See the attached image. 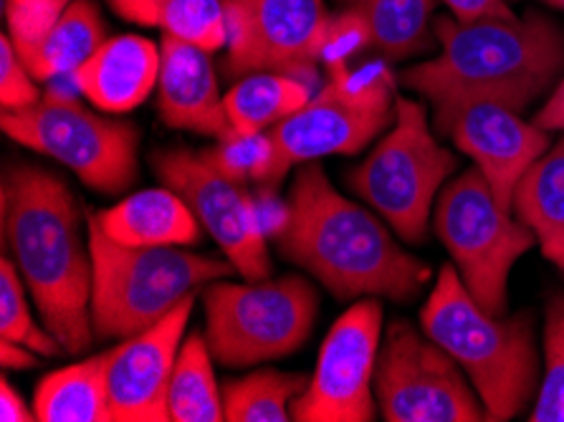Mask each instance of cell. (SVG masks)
<instances>
[{
    "label": "cell",
    "instance_id": "cell-1",
    "mask_svg": "<svg viewBox=\"0 0 564 422\" xmlns=\"http://www.w3.org/2000/svg\"><path fill=\"white\" fill-rule=\"evenodd\" d=\"M276 246L339 301H413L431 279L429 266L408 253L378 215L335 191L319 160L294 175Z\"/></svg>",
    "mask_w": 564,
    "mask_h": 422
},
{
    "label": "cell",
    "instance_id": "cell-2",
    "mask_svg": "<svg viewBox=\"0 0 564 422\" xmlns=\"http://www.w3.org/2000/svg\"><path fill=\"white\" fill-rule=\"evenodd\" d=\"M3 238L44 326L68 355L91 347L89 220L56 172L19 162L3 177Z\"/></svg>",
    "mask_w": 564,
    "mask_h": 422
},
{
    "label": "cell",
    "instance_id": "cell-3",
    "mask_svg": "<svg viewBox=\"0 0 564 422\" xmlns=\"http://www.w3.org/2000/svg\"><path fill=\"white\" fill-rule=\"evenodd\" d=\"M433 29L441 54L405 68L400 82L423 94L435 117L471 101L524 111L564 72V29L536 11L478 23L441 15Z\"/></svg>",
    "mask_w": 564,
    "mask_h": 422
},
{
    "label": "cell",
    "instance_id": "cell-4",
    "mask_svg": "<svg viewBox=\"0 0 564 422\" xmlns=\"http://www.w3.org/2000/svg\"><path fill=\"white\" fill-rule=\"evenodd\" d=\"M421 326L458 361L491 422H507L540 392V355L529 314L497 316L478 304L446 263L421 309Z\"/></svg>",
    "mask_w": 564,
    "mask_h": 422
},
{
    "label": "cell",
    "instance_id": "cell-5",
    "mask_svg": "<svg viewBox=\"0 0 564 422\" xmlns=\"http://www.w3.org/2000/svg\"><path fill=\"white\" fill-rule=\"evenodd\" d=\"M94 261L91 326L97 339H130L165 318L203 283L234 275L228 258H213L181 246L132 248L117 244L87 213Z\"/></svg>",
    "mask_w": 564,
    "mask_h": 422
},
{
    "label": "cell",
    "instance_id": "cell-6",
    "mask_svg": "<svg viewBox=\"0 0 564 422\" xmlns=\"http://www.w3.org/2000/svg\"><path fill=\"white\" fill-rule=\"evenodd\" d=\"M458 160L435 140L429 111L398 97L392 129L360 167L349 172L352 191L378 210L405 244H425L435 197L456 172Z\"/></svg>",
    "mask_w": 564,
    "mask_h": 422
},
{
    "label": "cell",
    "instance_id": "cell-7",
    "mask_svg": "<svg viewBox=\"0 0 564 422\" xmlns=\"http://www.w3.org/2000/svg\"><path fill=\"white\" fill-rule=\"evenodd\" d=\"M205 339L218 365L238 369L284 359L312 337L319 296L304 275L228 283L203 294Z\"/></svg>",
    "mask_w": 564,
    "mask_h": 422
},
{
    "label": "cell",
    "instance_id": "cell-8",
    "mask_svg": "<svg viewBox=\"0 0 564 422\" xmlns=\"http://www.w3.org/2000/svg\"><path fill=\"white\" fill-rule=\"evenodd\" d=\"M476 165L443 187L433 208V228L453 258L460 281L486 312L503 316L514 263L536 246L534 230L511 218Z\"/></svg>",
    "mask_w": 564,
    "mask_h": 422
},
{
    "label": "cell",
    "instance_id": "cell-9",
    "mask_svg": "<svg viewBox=\"0 0 564 422\" xmlns=\"http://www.w3.org/2000/svg\"><path fill=\"white\" fill-rule=\"evenodd\" d=\"M76 94L48 89L39 105L3 111L0 127L13 142L62 162L91 191L105 195L130 191L137 177L140 132L130 122L84 107Z\"/></svg>",
    "mask_w": 564,
    "mask_h": 422
},
{
    "label": "cell",
    "instance_id": "cell-10",
    "mask_svg": "<svg viewBox=\"0 0 564 422\" xmlns=\"http://www.w3.org/2000/svg\"><path fill=\"white\" fill-rule=\"evenodd\" d=\"M398 79L384 62L329 74L319 94L284 122L271 127L289 165L329 154H357L395 119Z\"/></svg>",
    "mask_w": 564,
    "mask_h": 422
},
{
    "label": "cell",
    "instance_id": "cell-11",
    "mask_svg": "<svg viewBox=\"0 0 564 422\" xmlns=\"http://www.w3.org/2000/svg\"><path fill=\"white\" fill-rule=\"evenodd\" d=\"M375 400L388 422L489 420L458 361L405 318L390 322L382 337Z\"/></svg>",
    "mask_w": 564,
    "mask_h": 422
},
{
    "label": "cell",
    "instance_id": "cell-12",
    "mask_svg": "<svg viewBox=\"0 0 564 422\" xmlns=\"http://www.w3.org/2000/svg\"><path fill=\"white\" fill-rule=\"evenodd\" d=\"M228 46L224 72L289 74L316 84L332 13L324 0H224Z\"/></svg>",
    "mask_w": 564,
    "mask_h": 422
},
{
    "label": "cell",
    "instance_id": "cell-13",
    "mask_svg": "<svg viewBox=\"0 0 564 422\" xmlns=\"http://www.w3.org/2000/svg\"><path fill=\"white\" fill-rule=\"evenodd\" d=\"M382 339V304L357 299L322 342L306 390L292 402L296 422H370L378 415L375 369Z\"/></svg>",
    "mask_w": 564,
    "mask_h": 422
},
{
    "label": "cell",
    "instance_id": "cell-14",
    "mask_svg": "<svg viewBox=\"0 0 564 422\" xmlns=\"http://www.w3.org/2000/svg\"><path fill=\"white\" fill-rule=\"evenodd\" d=\"M162 185L185 197L203 230L216 240L220 251L246 281H263L271 275L261 208L249 185L234 183L200 158V152L167 148L152 154Z\"/></svg>",
    "mask_w": 564,
    "mask_h": 422
},
{
    "label": "cell",
    "instance_id": "cell-15",
    "mask_svg": "<svg viewBox=\"0 0 564 422\" xmlns=\"http://www.w3.org/2000/svg\"><path fill=\"white\" fill-rule=\"evenodd\" d=\"M195 306V294L150 329L122 339L107 351V398L112 422H167L170 380L185 329Z\"/></svg>",
    "mask_w": 564,
    "mask_h": 422
},
{
    "label": "cell",
    "instance_id": "cell-16",
    "mask_svg": "<svg viewBox=\"0 0 564 422\" xmlns=\"http://www.w3.org/2000/svg\"><path fill=\"white\" fill-rule=\"evenodd\" d=\"M435 127L474 160L507 210L514 203L521 175L550 150V134L497 101H471L443 111L435 117Z\"/></svg>",
    "mask_w": 564,
    "mask_h": 422
},
{
    "label": "cell",
    "instance_id": "cell-17",
    "mask_svg": "<svg viewBox=\"0 0 564 422\" xmlns=\"http://www.w3.org/2000/svg\"><path fill=\"white\" fill-rule=\"evenodd\" d=\"M158 111L167 127L203 137H234L210 51L175 36L160 41Z\"/></svg>",
    "mask_w": 564,
    "mask_h": 422
},
{
    "label": "cell",
    "instance_id": "cell-18",
    "mask_svg": "<svg viewBox=\"0 0 564 422\" xmlns=\"http://www.w3.org/2000/svg\"><path fill=\"white\" fill-rule=\"evenodd\" d=\"M160 62L162 54L155 41L124 33L101 43L72 82L94 109L105 115H127L158 89Z\"/></svg>",
    "mask_w": 564,
    "mask_h": 422
},
{
    "label": "cell",
    "instance_id": "cell-19",
    "mask_svg": "<svg viewBox=\"0 0 564 422\" xmlns=\"http://www.w3.org/2000/svg\"><path fill=\"white\" fill-rule=\"evenodd\" d=\"M91 215L109 238L132 248L193 246L203 232L185 197L167 185L140 191L119 201L115 208Z\"/></svg>",
    "mask_w": 564,
    "mask_h": 422
},
{
    "label": "cell",
    "instance_id": "cell-20",
    "mask_svg": "<svg viewBox=\"0 0 564 422\" xmlns=\"http://www.w3.org/2000/svg\"><path fill=\"white\" fill-rule=\"evenodd\" d=\"M511 210L534 230L546 261L564 273V137L521 175Z\"/></svg>",
    "mask_w": 564,
    "mask_h": 422
},
{
    "label": "cell",
    "instance_id": "cell-21",
    "mask_svg": "<svg viewBox=\"0 0 564 422\" xmlns=\"http://www.w3.org/2000/svg\"><path fill=\"white\" fill-rule=\"evenodd\" d=\"M107 39L99 8L91 0H72L62 19L51 25L36 46L23 51L21 58L36 82L72 79Z\"/></svg>",
    "mask_w": 564,
    "mask_h": 422
},
{
    "label": "cell",
    "instance_id": "cell-22",
    "mask_svg": "<svg viewBox=\"0 0 564 422\" xmlns=\"http://www.w3.org/2000/svg\"><path fill=\"white\" fill-rule=\"evenodd\" d=\"M39 422H112L107 351L46 375L33 392Z\"/></svg>",
    "mask_w": 564,
    "mask_h": 422
},
{
    "label": "cell",
    "instance_id": "cell-23",
    "mask_svg": "<svg viewBox=\"0 0 564 422\" xmlns=\"http://www.w3.org/2000/svg\"><path fill=\"white\" fill-rule=\"evenodd\" d=\"M122 21L160 29L165 36L195 43L210 54L226 51L228 21L224 0H107Z\"/></svg>",
    "mask_w": 564,
    "mask_h": 422
},
{
    "label": "cell",
    "instance_id": "cell-24",
    "mask_svg": "<svg viewBox=\"0 0 564 422\" xmlns=\"http://www.w3.org/2000/svg\"><path fill=\"white\" fill-rule=\"evenodd\" d=\"M370 25L372 48L384 62L431 54L438 43L433 29V0H337Z\"/></svg>",
    "mask_w": 564,
    "mask_h": 422
},
{
    "label": "cell",
    "instance_id": "cell-25",
    "mask_svg": "<svg viewBox=\"0 0 564 422\" xmlns=\"http://www.w3.org/2000/svg\"><path fill=\"white\" fill-rule=\"evenodd\" d=\"M314 97V86L289 74L241 76L224 97L234 134H259L284 122Z\"/></svg>",
    "mask_w": 564,
    "mask_h": 422
},
{
    "label": "cell",
    "instance_id": "cell-26",
    "mask_svg": "<svg viewBox=\"0 0 564 422\" xmlns=\"http://www.w3.org/2000/svg\"><path fill=\"white\" fill-rule=\"evenodd\" d=\"M213 351L205 334L185 337L167 392L170 422H224V390L213 372Z\"/></svg>",
    "mask_w": 564,
    "mask_h": 422
},
{
    "label": "cell",
    "instance_id": "cell-27",
    "mask_svg": "<svg viewBox=\"0 0 564 422\" xmlns=\"http://www.w3.org/2000/svg\"><path fill=\"white\" fill-rule=\"evenodd\" d=\"M310 377L259 369L224 387L228 422H289L292 402L306 390Z\"/></svg>",
    "mask_w": 564,
    "mask_h": 422
},
{
    "label": "cell",
    "instance_id": "cell-28",
    "mask_svg": "<svg viewBox=\"0 0 564 422\" xmlns=\"http://www.w3.org/2000/svg\"><path fill=\"white\" fill-rule=\"evenodd\" d=\"M200 158L234 183H253L267 191L279 187L292 170L271 132L234 134L228 140H218L216 148L200 150Z\"/></svg>",
    "mask_w": 564,
    "mask_h": 422
},
{
    "label": "cell",
    "instance_id": "cell-29",
    "mask_svg": "<svg viewBox=\"0 0 564 422\" xmlns=\"http://www.w3.org/2000/svg\"><path fill=\"white\" fill-rule=\"evenodd\" d=\"M0 339L23 344L39 357H56L64 349L46 326L33 322L25 301V281L8 256L0 261Z\"/></svg>",
    "mask_w": 564,
    "mask_h": 422
},
{
    "label": "cell",
    "instance_id": "cell-30",
    "mask_svg": "<svg viewBox=\"0 0 564 422\" xmlns=\"http://www.w3.org/2000/svg\"><path fill=\"white\" fill-rule=\"evenodd\" d=\"M532 422H564V296L546 309L544 318V372L536 392Z\"/></svg>",
    "mask_w": 564,
    "mask_h": 422
},
{
    "label": "cell",
    "instance_id": "cell-31",
    "mask_svg": "<svg viewBox=\"0 0 564 422\" xmlns=\"http://www.w3.org/2000/svg\"><path fill=\"white\" fill-rule=\"evenodd\" d=\"M68 6L72 0H6L8 36L19 54L36 46Z\"/></svg>",
    "mask_w": 564,
    "mask_h": 422
},
{
    "label": "cell",
    "instance_id": "cell-32",
    "mask_svg": "<svg viewBox=\"0 0 564 422\" xmlns=\"http://www.w3.org/2000/svg\"><path fill=\"white\" fill-rule=\"evenodd\" d=\"M41 99H44V91L39 89V82L23 64L11 36L3 33L0 39V107L3 111L25 109L39 105Z\"/></svg>",
    "mask_w": 564,
    "mask_h": 422
},
{
    "label": "cell",
    "instance_id": "cell-33",
    "mask_svg": "<svg viewBox=\"0 0 564 422\" xmlns=\"http://www.w3.org/2000/svg\"><path fill=\"white\" fill-rule=\"evenodd\" d=\"M367 46H372L370 25L365 23L362 15L341 8L339 15H332L327 41H324L322 64L329 74H335L339 68L349 66V56H355L357 51H362Z\"/></svg>",
    "mask_w": 564,
    "mask_h": 422
},
{
    "label": "cell",
    "instance_id": "cell-34",
    "mask_svg": "<svg viewBox=\"0 0 564 422\" xmlns=\"http://www.w3.org/2000/svg\"><path fill=\"white\" fill-rule=\"evenodd\" d=\"M453 13V19L460 23L478 21H511L517 13L511 11L507 0H443Z\"/></svg>",
    "mask_w": 564,
    "mask_h": 422
},
{
    "label": "cell",
    "instance_id": "cell-35",
    "mask_svg": "<svg viewBox=\"0 0 564 422\" xmlns=\"http://www.w3.org/2000/svg\"><path fill=\"white\" fill-rule=\"evenodd\" d=\"M534 127H540L542 132H564V79L554 84L550 97L542 105V109L534 115Z\"/></svg>",
    "mask_w": 564,
    "mask_h": 422
},
{
    "label": "cell",
    "instance_id": "cell-36",
    "mask_svg": "<svg viewBox=\"0 0 564 422\" xmlns=\"http://www.w3.org/2000/svg\"><path fill=\"white\" fill-rule=\"evenodd\" d=\"M0 420L3 422H39L36 410L25 408L19 390L8 382V377L0 380Z\"/></svg>",
    "mask_w": 564,
    "mask_h": 422
},
{
    "label": "cell",
    "instance_id": "cell-37",
    "mask_svg": "<svg viewBox=\"0 0 564 422\" xmlns=\"http://www.w3.org/2000/svg\"><path fill=\"white\" fill-rule=\"evenodd\" d=\"M0 365L6 369H31L39 365V355L23 344L0 339Z\"/></svg>",
    "mask_w": 564,
    "mask_h": 422
},
{
    "label": "cell",
    "instance_id": "cell-38",
    "mask_svg": "<svg viewBox=\"0 0 564 422\" xmlns=\"http://www.w3.org/2000/svg\"><path fill=\"white\" fill-rule=\"evenodd\" d=\"M544 3H550L552 8H560V11H564V0H544Z\"/></svg>",
    "mask_w": 564,
    "mask_h": 422
}]
</instances>
